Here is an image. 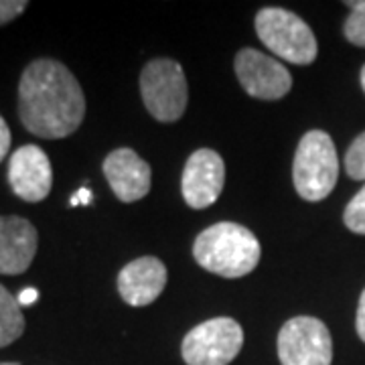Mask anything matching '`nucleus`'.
Segmentation results:
<instances>
[{
    "instance_id": "nucleus-24",
    "label": "nucleus",
    "mask_w": 365,
    "mask_h": 365,
    "mask_svg": "<svg viewBox=\"0 0 365 365\" xmlns=\"http://www.w3.org/2000/svg\"><path fill=\"white\" fill-rule=\"evenodd\" d=\"M361 88H364V91H365V66H364V69H361Z\"/></svg>"
},
{
    "instance_id": "nucleus-7",
    "label": "nucleus",
    "mask_w": 365,
    "mask_h": 365,
    "mask_svg": "<svg viewBox=\"0 0 365 365\" xmlns=\"http://www.w3.org/2000/svg\"><path fill=\"white\" fill-rule=\"evenodd\" d=\"M278 357L282 365H331L333 339L323 321L294 317L278 333Z\"/></svg>"
},
{
    "instance_id": "nucleus-14",
    "label": "nucleus",
    "mask_w": 365,
    "mask_h": 365,
    "mask_svg": "<svg viewBox=\"0 0 365 365\" xmlns=\"http://www.w3.org/2000/svg\"><path fill=\"white\" fill-rule=\"evenodd\" d=\"M25 331V317L21 304L0 284V349L19 339Z\"/></svg>"
},
{
    "instance_id": "nucleus-25",
    "label": "nucleus",
    "mask_w": 365,
    "mask_h": 365,
    "mask_svg": "<svg viewBox=\"0 0 365 365\" xmlns=\"http://www.w3.org/2000/svg\"><path fill=\"white\" fill-rule=\"evenodd\" d=\"M0 365H19V364H0Z\"/></svg>"
},
{
    "instance_id": "nucleus-18",
    "label": "nucleus",
    "mask_w": 365,
    "mask_h": 365,
    "mask_svg": "<svg viewBox=\"0 0 365 365\" xmlns=\"http://www.w3.org/2000/svg\"><path fill=\"white\" fill-rule=\"evenodd\" d=\"M25 0H0V26L11 23L19 14L25 13Z\"/></svg>"
},
{
    "instance_id": "nucleus-17",
    "label": "nucleus",
    "mask_w": 365,
    "mask_h": 365,
    "mask_svg": "<svg viewBox=\"0 0 365 365\" xmlns=\"http://www.w3.org/2000/svg\"><path fill=\"white\" fill-rule=\"evenodd\" d=\"M343 222L353 234L365 235V185L361 187V191L347 203L345 213H343Z\"/></svg>"
},
{
    "instance_id": "nucleus-13",
    "label": "nucleus",
    "mask_w": 365,
    "mask_h": 365,
    "mask_svg": "<svg viewBox=\"0 0 365 365\" xmlns=\"http://www.w3.org/2000/svg\"><path fill=\"white\" fill-rule=\"evenodd\" d=\"M37 230L25 217L0 215V274H23L37 254Z\"/></svg>"
},
{
    "instance_id": "nucleus-22",
    "label": "nucleus",
    "mask_w": 365,
    "mask_h": 365,
    "mask_svg": "<svg viewBox=\"0 0 365 365\" xmlns=\"http://www.w3.org/2000/svg\"><path fill=\"white\" fill-rule=\"evenodd\" d=\"M76 195H78V199H79V205H90L91 199H93V195H91V191L88 189V187H81Z\"/></svg>"
},
{
    "instance_id": "nucleus-1",
    "label": "nucleus",
    "mask_w": 365,
    "mask_h": 365,
    "mask_svg": "<svg viewBox=\"0 0 365 365\" xmlns=\"http://www.w3.org/2000/svg\"><path fill=\"white\" fill-rule=\"evenodd\" d=\"M19 116L39 138H66L86 116V98L76 76L63 63L37 59L19 83Z\"/></svg>"
},
{
    "instance_id": "nucleus-5",
    "label": "nucleus",
    "mask_w": 365,
    "mask_h": 365,
    "mask_svg": "<svg viewBox=\"0 0 365 365\" xmlns=\"http://www.w3.org/2000/svg\"><path fill=\"white\" fill-rule=\"evenodd\" d=\"M140 93L150 116L158 122H177L185 114L189 100L182 67L173 59L148 61L140 76Z\"/></svg>"
},
{
    "instance_id": "nucleus-2",
    "label": "nucleus",
    "mask_w": 365,
    "mask_h": 365,
    "mask_svg": "<svg viewBox=\"0 0 365 365\" xmlns=\"http://www.w3.org/2000/svg\"><path fill=\"white\" fill-rule=\"evenodd\" d=\"M193 256L201 268L223 278H242L260 262L258 237L240 223L222 222L197 235Z\"/></svg>"
},
{
    "instance_id": "nucleus-19",
    "label": "nucleus",
    "mask_w": 365,
    "mask_h": 365,
    "mask_svg": "<svg viewBox=\"0 0 365 365\" xmlns=\"http://www.w3.org/2000/svg\"><path fill=\"white\" fill-rule=\"evenodd\" d=\"M9 150H11V130H9L4 118L0 116V163L9 155Z\"/></svg>"
},
{
    "instance_id": "nucleus-10",
    "label": "nucleus",
    "mask_w": 365,
    "mask_h": 365,
    "mask_svg": "<svg viewBox=\"0 0 365 365\" xmlns=\"http://www.w3.org/2000/svg\"><path fill=\"white\" fill-rule=\"evenodd\" d=\"M9 182L14 195L26 203H39L49 195L53 185L51 163L45 150L35 144H25L14 150L9 163Z\"/></svg>"
},
{
    "instance_id": "nucleus-12",
    "label": "nucleus",
    "mask_w": 365,
    "mask_h": 365,
    "mask_svg": "<svg viewBox=\"0 0 365 365\" xmlns=\"http://www.w3.org/2000/svg\"><path fill=\"white\" fill-rule=\"evenodd\" d=\"M167 284V268L155 256L132 260L118 274V292L130 307H146L160 297Z\"/></svg>"
},
{
    "instance_id": "nucleus-23",
    "label": "nucleus",
    "mask_w": 365,
    "mask_h": 365,
    "mask_svg": "<svg viewBox=\"0 0 365 365\" xmlns=\"http://www.w3.org/2000/svg\"><path fill=\"white\" fill-rule=\"evenodd\" d=\"M69 205H71V207H76V205H79L78 195H73V197H71V199H69Z\"/></svg>"
},
{
    "instance_id": "nucleus-4",
    "label": "nucleus",
    "mask_w": 365,
    "mask_h": 365,
    "mask_svg": "<svg viewBox=\"0 0 365 365\" xmlns=\"http://www.w3.org/2000/svg\"><path fill=\"white\" fill-rule=\"evenodd\" d=\"M256 33L274 55L290 63L309 66L317 59L319 47L314 33L299 14L266 6L256 14Z\"/></svg>"
},
{
    "instance_id": "nucleus-8",
    "label": "nucleus",
    "mask_w": 365,
    "mask_h": 365,
    "mask_svg": "<svg viewBox=\"0 0 365 365\" xmlns=\"http://www.w3.org/2000/svg\"><path fill=\"white\" fill-rule=\"evenodd\" d=\"M235 76L242 88L258 100H280L292 88L287 67L250 47L235 55Z\"/></svg>"
},
{
    "instance_id": "nucleus-15",
    "label": "nucleus",
    "mask_w": 365,
    "mask_h": 365,
    "mask_svg": "<svg viewBox=\"0 0 365 365\" xmlns=\"http://www.w3.org/2000/svg\"><path fill=\"white\" fill-rule=\"evenodd\" d=\"M347 6H351V14L343 25V35L349 43L365 49V0L347 2Z\"/></svg>"
},
{
    "instance_id": "nucleus-11",
    "label": "nucleus",
    "mask_w": 365,
    "mask_h": 365,
    "mask_svg": "<svg viewBox=\"0 0 365 365\" xmlns=\"http://www.w3.org/2000/svg\"><path fill=\"white\" fill-rule=\"evenodd\" d=\"M104 175L122 203H134L150 191V167L132 148H118L104 160Z\"/></svg>"
},
{
    "instance_id": "nucleus-9",
    "label": "nucleus",
    "mask_w": 365,
    "mask_h": 365,
    "mask_svg": "<svg viewBox=\"0 0 365 365\" xmlns=\"http://www.w3.org/2000/svg\"><path fill=\"white\" fill-rule=\"evenodd\" d=\"M225 165L223 158L209 148L195 150L182 170V197L193 209H205L213 205L223 191Z\"/></svg>"
},
{
    "instance_id": "nucleus-3",
    "label": "nucleus",
    "mask_w": 365,
    "mask_h": 365,
    "mask_svg": "<svg viewBox=\"0 0 365 365\" xmlns=\"http://www.w3.org/2000/svg\"><path fill=\"white\" fill-rule=\"evenodd\" d=\"M339 177V158L331 136L323 130L307 132L300 138L294 163L292 181L304 201H323L331 195Z\"/></svg>"
},
{
    "instance_id": "nucleus-6",
    "label": "nucleus",
    "mask_w": 365,
    "mask_h": 365,
    "mask_svg": "<svg viewBox=\"0 0 365 365\" xmlns=\"http://www.w3.org/2000/svg\"><path fill=\"white\" fill-rule=\"evenodd\" d=\"M244 331L230 317L205 321L182 339V359L187 365H230L242 351Z\"/></svg>"
},
{
    "instance_id": "nucleus-20",
    "label": "nucleus",
    "mask_w": 365,
    "mask_h": 365,
    "mask_svg": "<svg viewBox=\"0 0 365 365\" xmlns=\"http://www.w3.org/2000/svg\"><path fill=\"white\" fill-rule=\"evenodd\" d=\"M355 329H357V335H359V339L365 343V290L361 292V299H359V307H357V319H355Z\"/></svg>"
},
{
    "instance_id": "nucleus-16",
    "label": "nucleus",
    "mask_w": 365,
    "mask_h": 365,
    "mask_svg": "<svg viewBox=\"0 0 365 365\" xmlns=\"http://www.w3.org/2000/svg\"><path fill=\"white\" fill-rule=\"evenodd\" d=\"M345 170L353 181H365V132L349 146L345 155Z\"/></svg>"
},
{
    "instance_id": "nucleus-21",
    "label": "nucleus",
    "mask_w": 365,
    "mask_h": 365,
    "mask_svg": "<svg viewBox=\"0 0 365 365\" xmlns=\"http://www.w3.org/2000/svg\"><path fill=\"white\" fill-rule=\"evenodd\" d=\"M37 299H39V290H37V288H25V290H21L19 297H16L21 307H31V304L37 302Z\"/></svg>"
}]
</instances>
